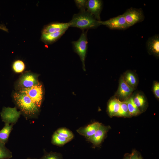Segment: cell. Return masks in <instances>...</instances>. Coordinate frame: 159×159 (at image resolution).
Returning a JSON list of instances; mask_svg holds the SVG:
<instances>
[{
	"mask_svg": "<svg viewBox=\"0 0 159 159\" xmlns=\"http://www.w3.org/2000/svg\"><path fill=\"white\" fill-rule=\"evenodd\" d=\"M101 21L97 20L90 13L86 10L80 12L73 16L70 27L85 29H95L100 25Z\"/></svg>",
	"mask_w": 159,
	"mask_h": 159,
	"instance_id": "6da1fadb",
	"label": "cell"
},
{
	"mask_svg": "<svg viewBox=\"0 0 159 159\" xmlns=\"http://www.w3.org/2000/svg\"><path fill=\"white\" fill-rule=\"evenodd\" d=\"M13 97L16 104L24 114L32 116L39 112V108L26 94L18 91L14 94Z\"/></svg>",
	"mask_w": 159,
	"mask_h": 159,
	"instance_id": "7a4b0ae2",
	"label": "cell"
},
{
	"mask_svg": "<svg viewBox=\"0 0 159 159\" xmlns=\"http://www.w3.org/2000/svg\"><path fill=\"white\" fill-rule=\"evenodd\" d=\"M18 92L27 95L35 105L40 108L44 95L43 86L40 83L30 87L20 89Z\"/></svg>",
	"mask_w": 159,
	"mask_h": 159,
	"instance_id": "3957f363",
	"label": "cell"
},
{
	"mask_svg": "<svg viewBox=\"0 0 159 159\" xmlns=\"http://www.w3.org/2000/svg\"><path fill=\"white\" fill-rule=\"evenodd\" d=\"M87 30L82 32L79 39L77 41L72 42L74 51L79 56L82 62V68L85 71V60L87 54Z\"/></svg>",
	"mask_w": 159,
	"mask_h": 159,
	"instance_id": "277c9868",
	"label": "cell"
},
{
	"mask_svg": "<svg viewBox=\"0 0 159 159\" xmlns=\"http://www.w3.org/2000/svg\"><path fill=\"white\" fill-rule=\"evenodd\" d=\"M100 25H105L110 29L123 30L130 26L127 22L123 14L110 18L105 21H100Z\"/></svg>",
	"mask_w": 159,
	"mask_h": 159,
	"instance_id": "5b68a950",
	"label": "cell"
},
{
	"mask_svg": "<svg viewBox=\"0 0 159 159\" xmlns=\"http://www.w3.org/2000/svg\"><path fill=\"white\" fill-rule=\"evenodd\" d=\"M127 22L131 26L143 21L145 17L141 9L130 8L123 14Z\"/></svg>",
	"mask_w": 159,
	"mask_h": 159,
	"instance_id": "8992f818",
	"label": "cell"
},
{
	"mask_svg": "<svg viewBox=\"0 0 159 159\" xmlns=\"http://www.w3.org/2000/svg\"><path fill=\"white\" fill-rule=\"evenodd\" d=\"M20 114V112L17 111L15 107H4L1 112L2 121L13 125L17 121Z\"/></svg>",
	"mask_w": 159,
	"mask_h": 159,
	"instance_id": "52a82bcc",
	"label": "cell"
},
{
	"mask_svg": "<svg viewBox=\"0 0 159 159\" xmlns=\"http://www.w3.org/2000/svg\"><path fill=\"white\" fill-rule=\"evenodd\" d=\"M39 82L37 74L29 72L23 74L20 78L18 86L20 90L31 87Z\"/></svg>",
	"mask_w": 159,
	"mask_h": 159,
	"instance_id": "ba28073f",
	"label": "cell"
},
{
	"mask_svg": "<svg viewBox=\"0 0 159 159\" xmlns=\"http://www.w3.org/2000/svg\"><path fill=\"white\" fill-rule=\"evenodd\" d=\"M134 89L130 87L124 81L123 77H121L116 96L119 100L126 101L129 97Z\"/></svg>",
	"mask_w": 159,
	"mask_h": 159,
	"instance_id": "9c48e42d",
	"label": "cell"
},
{
	"mask_svg": "<svg viewBox=\"0 0 159 159\" xmlns=\"http://www.w3.org/2000/svg\"><path fill=\"white\" fill-rule=\"evenodd\" d=\"M103 2L101 0H87L86 9L97 20H100V15L102 8Z\"/></svg>",
	"mask_w": 159,
	"mask_h": 159,
	"instance_id": "30bf717a",
	"label": "cell"
},
{
	"mask_svg": "<svg viewBox=\"0 0 159 159\" xmlns=\"http://www.w3.org/2000/svg\"><path fill=\"white\" fill-rule=\"evenodd\" d=\"M146 47L148 53L157 57L159 56V36L155 35L149 38L146 43Z\"/></svg>",
	"mask_w": 159,
	"mask_h": 159,
	"instance_id": "8fae6325",
	"label": "cell"
},
{
	"mask_svg": "<svg viewBox=\"0 0 159 159\" xmlns=\"http://www.w3.org/2000/svg\"><path fill=\"white\" fill-rule=\"evenodd\" d=\"M109 129L108 126H105L101 124L95 134L88 139L94 145L98 146L102 142Z\"/></svg>",
	"mask_w": 159,
	"mask_h": 159,
	"instance_id": "7c38bea8",
	"label": "cell"
},
{
	"mask_svg": "<svg viewBox=\"0 0 159 159\" xmlns=\"http://www.w3.org/2000/svg\"><path fill=\"white\" fill-rule=\"evenodd\" d=\"M71 23H67L56 22L46 26L44 29L42 34H47L59 32L67 30L70 27Z\"/></svg>",
	"mask_w": 159,
	"mask_h": 159,
	"instance_id": "4fadbf2b",
	"label": "cell"
},
{
	"mask_svg": "<svg viewBox=\"0 0 159 159\" xmlns=\"http://www.w3.org/2000/svg\"><path fill=\"white\" fill-rule=\"evenodd\" d=\"M101 124L98 122H95L86 127L79 128L77 130V132L88 139L95 134Z\"/></svg>",
	"mask_w": 159,
	"mask_h": 159,
	"instance_id": "5bb4252c",
	"label": "cell"
},
{
	"mask_svg": "<svg viewBox=\"0 0 159 159\" xmlns=\"http://www.w3.org/2000/svg\"><path fill=\"white\" fill-rule=\"evenodd\" d=\"M121 102V101L115 97L111 99L109 101L107 110L110 116H116L120 108Z\"/></svg>",
	"mask_w": 159,
	"mask_h": 159,
	"instance_id": "9a60e30c",
	"label": "cell"
},
{
	"mask_svg": "<svg viewBox=\"0 0 159 159\" xmlns=\"http://www.w3.org/2000/svg\"><path fill=\"white\" fill-rule=\"evenodd\" d=\"M13 125L5 123L3 127L0 130V141L6 144L13 129Z\"/></svg>",
	"mask_w": 159,
	"mask_h": 159,
	"instance_id": "2e32d148",
	"label": "cell"
},
{
	"mask_svg": "<svg viewBox=\"0 0 159 159\" xmlns=\"http://www.w3.org/2000/svg\"><path fill=\"white\" fill-rule=\"evenodd\" d=\"M67 30L59 32L47 34H42V40L47 43H51L56 41L61 37Z\"/></svg>",
	"mask_w": 159,
	"mask_h": 159,
	"instance_id": "e0dca14e",
	"label": "cell"
},
{
	"mask_svg": "<svg viewBox=\"0 0 159 159\" xmlns=\"http://www.w3.org/2000/svg\"><path fill=\"white\" fill-rule=\"evenodd\" d=\"M125 82L130 87L135 89L137 84V79L134 74L132 72H127L122 76Z\"/></svg>",
	"mask_w": 159,
	"mask_h": 159,
	"instance_id": "ac0fdd59",
	"label": "cell"
},
{
	"mask_svg": "<svg viewBox=\"0 0 159 159\" xmlns=\"http://www.w3.org/2000/svg\"><path fill=\"white\" fill-rule=\"evenodd\" d=\"M125 101L127 105L130 116H136L140 113V111L134 102L132 97H129Z\"/></svg>",
	"mask_w": 159,
	"mask_h": 159,
	"instance_id": "d6986e66",
	"label": "cell"
},
{
	"mask_svg": "<svg viewBox=\"0 0 159 159\" xmlns=\"http://www.w3.org/2000/svg\"><path fill=\"white\" fill-rule=\"evenodd\" d=\"M71 140L60 136L55 132L52 135L51 142L53 145L61 146L64 145Z\"/></svg>",
	"mask_w": 159,
	"mask_h": 159,
	"instance_id": "ffe728a7",
	"label": "cell"
},
{
	"mask_svg": "<svg viewBox=\"0 0 159 159\" xmlns=\"http://www.w3.org/2000/svg\"><path fill=\"white\" fill-rule=\"evenodd\" d=\"M12 157L11 152L0 141V159H9Z\"/></svg>",
	"mask_w": 159,
	"mask_h": 159,
	"instance_id": "44dd1931",
	"label": "cell"
},
{
	"mask_svg": "<svg viewBox=\"0 0 159 159\" xmlns=\"http://www.w3.org/2000/svg\"><path fill=\"white\" fill-rule=\"evenodd\" d=\"M133 98L135 104L140 111V109L143 108L145 105L146 100L144 96L138 93L133 97Z\"/></svg>",
	"mask_w": 159,
	"mask_h": 159,
	"instance_id": "7402d4cb",
	"label": "cell"
},
{
	"mask_svg": "<svg viewBox=\"0 0 159 159\" xmlns=\"http://www.w3.org/2000/svg\"><path fill=\"white\" fill-rule=\"evenodd\" d=\"M116 116L127 117L131 116L125 101H121L120 108Z\"/></svg>",
	"mask_w": 159,
	"mask_h": 159,
	"instance_id": "603a6c76",
	"label": "cell"
},
{
	"mask_svg": "<svg viewBox=\"0 0 159 159\" xmlns=\"http://www.w3.org/2000/svg\"><path fill=\"white\" fill-rule=\"evenodd\" d=\"M55 132L60 136L67 139L72 140L74 137V135L72 132L66 128H59Z\"/></svg>",
	"mask_w": 159,
	"mask_h": 159,
	"instance_id": "cb8c5ba5",
	"label": "cell"
},
{
	"mask_svg": "<svg viewBox=\"0 0 159 159\" xmlns=\"http://www.w3.org/2000/svg\"><path fill=\"white\" fill-rule=\"evenodd\" d=\"M40 159H63V158L61 153L51 152L45 153Z\"/></svg>",
	"mask_w": 159,
	"mask_h": 159,
	"instance_id": "d4e9b609",
	"label": "cell"
},
{
	"mask_svg": "<svg viewBox=\"0 0 159 159\" xmlns=\"http://www.w3.org/2000/svg\"><path fill=\"white\" fill-rule=\"evenodd\" d=\"M13 68L15 72H21L24 70L25 68V65L22 61L17 60L14 62L13 65Z\"/></svg>",
	"mask_w": 159,
	"mask_h": 159,
	"instance_id": "484cf974",
	"label": "cell"
},
{
	"mask_svg": "<svg viewBox=\"0 0 159 159\" xmlns=\"http://www.w3.org/2000/svg\"><path fill=\"white\" fill-rule=\"evenodd\" d=\"M74 1L77 7L80 9V11H83L86 10L87 0H75Z\"/></svg>",
	"mask_w": 159,
	"mask_h": 159,
	"instance_id": "4316f807",
	"label": "cell"
},
{
	"mask_svg": "<svg viewBox=\"0 0 159 159\" xmlns=\"http://www.w3.org/2000/svg\"><path fill=\"white\" fill-rule=\"evenodd\" d=\"M153 93L156 97L159 98V83L158 82H155L153 87Z\"/></svg>",
	"mask_w": 159,
	"mask_h": 159,
	"instance_id": "83f0119b",
	"label": "cell"
},
{
	"mask_svg": "<svg viewBox=\"0 0 159 159\" xmlns=\"http://www.w3.org/2000/svg\"><path fill=\"white\" fill-rule=\"evenodd\" d=\"M139 158L138 154L136 151L134 150L129 155V159H139Z\"/></svg>",
	"mask_w": 159,
	"mask_h": 159,
	"instance_id": "f1b7e54d",
	"label": "cell"
},
{
	"mask_svg": "<svg viewBox=\"0 0 159 159\" xmlns=\"http://www.w3.org/2000/svg\"><path fill=\"white\" fill-rule=\"evenodd\" d=\"M129 155H127L125 156L123 159H129Z\"/></svg>",
	"mask_w": 159,
	"mask_h": 159,
	"instance_id": "f546056e",
	"label": "cell"
},
{
	"mask_svg": "<svg viewBox=\"0 0 159 159\" xmlns=\"http://www.w3.org/2000/svg\"><path fill=\"white\" fill-rule=\"evenodd\" d=\"M139 159H142L141 156L140 155L139 156Z\"/></svg>",
	"mask_w": 159,
	"mask_h": 159,
	"instance_id": "4dcf8cb0",
	"label": "cell"
},
{
	"mask_svg": "<svg viewBox=\"0 0 159 159\" xmlns=\"http://www.w3.org/2000/svg\"><path fill=\"white\" fill-rule=\"evenodd\" d=\"M26 159H31V158H27Z\"/></svg>",
	"mask_w": 159,
	"mask_h": 159,
	"instance_id": "1f68e13d",
	"label": "cell"
},
{
	"mask_svg": "<svg viewBox=\"0 0 159 159\" xmlns=\"http://www.w3.org/2000/svg\"></svg>",
	"mask_w": 159,
	"mask_h": 159,
	"instance_id": "d6a6232c",
	"label": "cell"
}]
</instances>
